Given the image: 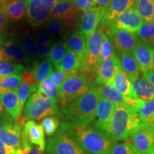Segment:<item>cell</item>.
<instances>
[{"label": "cell", "instance_id": "obj_18", "mask_svg": "<svg viewBox=\"0 0 154 154\" xmlns=\"http://www.w3.org/2000/svg\"><path fill=\"white\" fill-rule=\"evenodd\" d=\"M24 119L19 118L11 124L7 125L0 133V140L5 145L15 149H21L22 126Z\"/></svg>", "mask_w": 154, "mask_h": 154}, {"label": "cell", "instance_id": "obj_58", "mask_svg": "<svg viewBox=\"0 0 154 154\" xmlns=\"http://www.w3.org/2000/svg\"><path fill=\"white\" fill-rule=\"evenodd\" d=\"M149 154H154L153 153H149Z\"/></svg>", "mask_w": 154, "mask_h": 154}, {"label": "cell", "instance_id": "obj_11", "mask_svg": "<svg viewBox=\"0 0 154 154\" xmlns=\"http://www.w3.org/2000/svg\"><path fill=\"white\" fill-rule=\"evenodd\" d=\"M45 134L43 126L33 120L27 121L24 124L22 131L21 146H32L43 152L46 148Z\"/></svg>", "mask_w": 154, "mask_h": 154}, {"label": "cell", "instance_id": "obj_16", "mask_svg": "<svg viewBox=\"0 0 154 154\" xmlns=\"http://www.w3.org/2000/svg\"><path fill=\"white\" fill-rule=\"evenodd\" d=\"M114 109L115 106L111 101L100 96L96 107L94 126L107 134L108 128Z\"/></svg>", "mask_w": 154, "mask_h": 154}, {"label": "cell", "instance_id": "obj_38", "mask_svg": "<svg viewBox=\"0 0 154 154\" xmlns=\"http://www.w3.org/2000/svg\"><path fill=\"white\" fill-rule=\"evenodd\" d=\"M114 54V47L109 34L103 32L101 49V63L110 59Z\"/></svg>", "mask_w": 154, "mask_h": 154}, {"label": "cell", "instance_id": "obj_41", "mask_svg": "<svg viewBox=\"0 0 154 154\" xmlns=\"http://www.w3.org/2000/svg\"><path fill=\"white\" fill-rule=\"evenodd\" d=\"M45 29L52 36H58L63 34L66 32V29L62 22L57 19H50L45 24Z\"/></svg>", "mask_w": 154, "mask_h": 154}, {"label": "cell", "instance_id": "obj_8", "mask_svg": "<svg viewBox=\"0 0 154 154\" xmlns=\"http://www.w3.org/2000/svg\"><path fill=\"white\" fill-rule=\"evenodd\" d=\"M82 13L72 0H60L53 9L51 18L61 21L66 31H73L79 27Z\"/></svg>", "mask_w": 154, "mask_h": 154}, {"label": "cell", "instance_id": "obj_40", "mask_svg": "<svg viewBox=\"0 0 154 154\" xmlns=\"http://www.w3.org/2000/svg\"><path fill=\"white\" fill-rule=\"evenodd\" d=\"M22 81L21 74L11 75V76L1 77L0 78V88L17 91Z\"/></svg>", "mask_w": 154, "mask_h": 154}, {"label": "cell", "instance_id": "obj_42", "mask_svg": "<svg viewBox=\"0 0 154 154\" xmlns=\"http://www.w3.org/2000/svg\"><path fill=\"white\" fill-rule=\"evenodd\" d=\"M109 154H139L131 143L115 144Z\"/></svg>", "mask_w": 154, "mask_h": 154}, {"label": "cell", "instance_id": "obj_51", "mask_svg": "<svg viewBox=\"0 0 154 154\" xmlns=\"http://www.w3.org/2000/svg\"><path fill=\"white\" fill-rule=\"evenodd\" d=\"M143 77L146 80L151 83V85L154 87V69L150 72L143 73Z\"/></svg>", "mask_w": 154, "mask_h": 154}, {"label": "cell", "instance_id": "obj_23", "mask_svg": "<svg viewBox=\"0 0 154 154\" xmlns=\"http://www.w3.org/2000/svg\"><path fill=\"white\" fill-rule=\"evenodd\" d=\"M66 44L68 49L77 56L83 65L87 44V38L85 35L81 31H75L67 36Z\"/></svg>", "mask_w": 154, "mask_h": 154}, {"label": "cell", "instance_id": "obj_36", "mask_svg": "<svg viewBox=\"0 0 154 154\" xmlns=\"http://www.w3.org/2000/svg\"><path fill=\"white\" fill-rule=\"evenodd\" d=\"M24 69L25 66L21 63L0 61V78L21 74Z\"/></svg>", "mask_w": 154, "mask_h": 154}, {"label": "cell", "instance_id": "obj_21", "mask_svg": "<svg viewBox=\"0 0 154 154\" xmlns=\"http://www.w3.org/2000/svg\"><path fill=\"white\" fill-rule=\"evenodd\" d=\"M0 103L5 110L14 120L19 118L22 110L17 91L0 88Z\"/></svg>", "mask_w": 154, "mask_h": 154}, {"label": "cell", "instance_id": "obj_31", "mask_svg": "<svg viewBox=\"0 0 154 154\" xmlns=\"http://www.w3.org/2000/svg\"><path fill=\"white\" fill-rule=\"evenodd\" d=\"M67 49H68V47H67L66 44L65 42H55L50 49L47 59H49L53 66L57 68V66L60 64L65 54H66Z\"/></svg>", "mask_w": 154, "mask_h": 154}, {"label": "cell", "instance_id": "obj_10", "mask_svg": "<svg viewBox=\"0 0 154 154\" xmlns=\"http://www.w3.org/2000/svg\"><path fill=\"white\" fill-rule=\"evenodd\" d=\"M0 61L16 63H28L32 61L25 53L19 38L14 36L4 42L0 49Z\"/></svg>", "mask_w": 154, "mask_h": 154}, {"label": "cell", "instance_id": "obj_19", "mask_svg": "<svg viewBox=\"0 0 154 154\" xmlns=\"http://www.w3.org/2000/svg\"><path fill=\"white\" fill-rule=\"evenodd\" d=\"M132 54L143 74L153 70V47L151 46L139 42L132 51Z\"/></svg>", "mask_w": 154, "mask_h": 154}, {"label": "cell", "instance_id": "obj_24", "mask_svg": "<svg viewBox=\"0 0 154 154\" xmlns=\"http://www.w3.org/2000/svg\"><path fill=\"white\" fill-rule=\"evenodd\" d=\"M121 67L127 77L132 83L139 78L140 69L137 61L130 51H125L120 54Z\"/></svg>", "mask_w": 154, "mask_h": 154}, {"label": "cell", "instance_id": "obj_1", "mask_svg": "<svg viewBox=\"0 0 154 154\" xmlns=\"http://www.w3.org/2000/svg\"><path fill=\"white\" fill-rule=\"evenodd\" d=\"M57 132L72 138L86 154H109L116 143L94 125H76L63 121Z\"/></svg>", "mask_w": 154, "mask_h": 154}, {"label": "cell", "instance_id": "obj_9", "mask_svg": "<svg viewBox=\"0 0 154 154\" xmlns=\"http://www.w3.org/2000/svg\"><path fill=\"white\" fill-rule=\"evenodd\" d=\"M47 154H86L66 135L57 132L46 143Z\"/></svg>", "mask_w": 154, "mask_h": 154}, {"label": "cell", "instance_id": "obj_52", "mask_svg": "<svg viewBox=\"0 0 154 154\" xmlns=\"http://www.w3.org/2000/svg\"><path fill=\"white\" fill-rule=\"evenodd\" d=\"M0 117L5 119H13L8 113L6 112L1 103H0Z\"/></svg>", "mask_w": 154, "mask_h": 154}, {"label": "cell", "instance_id": "obj_27", "mask_svg": "<svg viewBox=\"0 0 154 154\" xmlns=\"http://www.w3.org/2000/svg\"><path fill=\"white\" fill-rule=\"evenodd\" d=\"M82 66V63L77 56L68 49L64 57L57 69L60 72L66 74H79L78 72L79 71H81Z\"/></svg>", "mask_w": 154, "mask_h": 154}, {"label": "cell", "instance_id": "obj_34", "mask_svg": "<svg viewBox=\"0 0 154 154\" xmlns=\"http://www.w3.org/2000/svg\"><path fill=\"white\" fill-rule=\"evenodd\" d=\"M138 113L144 124L153 126L154 123V99L143 101L138 109Z\"/></svg>", "mask_w": 154, "mask_h": 154}, {"label": "cell", "instance_id": "obj_6", "mask_svg": "<svg viewBox=\"0 0 154 154\" xmlns=\"http://www.w3.org/2000/svg\"><path fill=\"white\" fill-rule=\"evenodd\" d=\"M60 0H26V17L32 27L45 24L52 14L53 9Z\"/></svg>", "mask_w": 154, "mask_h": 154}, {"label": "cell", "instance_id": "obj_33", "mask_svg": "<svg viewBox=\"0 0 154 154\" xmlns=\"http://www.w3.org/2000/svg\"><path fill=\"white\" fill-rule=\"evenodd\" d=\"M21 44L24 49L25 53L31 60L37 57V49H36V38L31 35L29 32H24L19 38Z\"/></svg>", "mask_w": 154, "mask_h": 154}, {"label": "cell", "instance_id": "obj_12", "mask_svg": "<svg viewBox=\"0 0 154 154\" xmlns=\"http://www.w3.org/2000/svg\"><path fill=\"white\" fill-rule=\"evenodd\" d=\"M136 0H111L99 24L100 29L109 34L114 21L127 9L134 7Z\"/></svg>", "mask_w": 154, "mask_h": 154}, {"label": "cell", "instance_id": "obj_55", "mask_svg": "<svg viewBox=\"0 0 154 154\" xmlns=\"http://www.w3.org/2000/svg\"><path fill=\"white\" fill-rule=\"evenodd\" d=\"M7 1H8V0H0V4L5 2H7Z\"/></svg>", "mask_w": 154, "mask_h": 154}, {"label": "cell", "instance_id": "obj_28", "mask_svg": "<svg viewBox=\"0 0 154 154\" xmlns=\"http://www.w3.org/2000/svg\"><path fill=\"white\" fill-rule=\"evenodd\" d=\"M55 41L54 36L47 32H41L36 37L37 55L41 59L47 58L50 49Z\"/></svg>", "mask_w": 154, "mask_h": 154}, {"label": "cell", "instance_id": "obj_60", "mask_svg": "<svg viewBox=\"0 0 154 154\" xmlns=\"http://www.w3.org/2000/svg\"><path fill=\"white\" fill-rule=\"evenodd\" d=\"M72 1H73V0H72Z\"/></svg>", "mask_w": 154, "mask_h": 154}, {"label": "cell", "instance_id": "obj_5", "mask_svg": "<svg viewBox=\"0 0 154 154\" xmlns=\"http://www.w3.org/2000/svg\"><path fill=\"white\" fill-rule=\"evenodd\" d=\"M90 88L89 80L86 74H73L59 86L57 102L61 107L64 106L86 93Z\"/></svg>", "mask_w": 154, "mask_h": 154}, {"label": "cell", "instance_id": "obj_22", "mask_svg": "<svg viewBox=\"0 0 154 154\" xmlns=\"http://www.w3.org/2000/svg\"><path fill=\"white\" fill-rule=\"evenodd\" d=\"M0 7L9 22H18L26 14V0H8L0 4Z\"/></svg>", "mask_w": 154, "mask_h": 154}, {"label": "cell", "instance_id": "obj_57", "mask_svg": "<svg viewBox=\"0 0 154 154\" xmlns=\"http://www.w3.org/2000/svg\"><path fill=\"white\" fill-rule=\"evenodd\" d=\"M151 153H154V148H153V151H152Z\"/></svg>", "mask_w": 154, "mask_h": 154}, {"label": "cell", "instance_id": "obj_30", "mask_svg": "<svg viewBox=\"0 0 154 154\" xmlns=\"http://www.w3.org/2000/svg\"><path fill=\"white\" fill-rule=\"evenodd\" d=\"M134 8L143 22H152L154 14V0H136Z\"/></svg>", "mask_w": 154, "mask_h": 154}, {"label": "cell", "instance_id": "obj_37", "mask_svg": "<svg viewBox=\"0 0 154 154\" xmlns=\"http://www.w3.org/2000/svg\"><path fill=\"white\" fill-rule=\"evenodd\" d=\"M42 126H43L44 133L47 134V136L51 137L59 129L60 126V120L55 116H49L43 119Z\"/></svg>", "mask_w": 154, "mask_h": 154}, {"label": "cell", "instance_id": "obj_44", "mask_svg": "<svg viewBox=\"0 0 154 154\" xmlns=\"http://www.w3.org/2000/svg\"><path fill=\"white\" fill-rule=\"evenodd\" d=\"M21 76H22V82L29 86H38V87L39 83L38 82L37 79H36V76L32 72H30L29 69L28 70L23 71L22 74H21Z\"/></svg>", "mask_w": 154, "mask_h": 154}, {"label": "cell", "instance_id": "obj_53", "mask_svg": "<svg viewBox=\"0 0 154 154\" xmlns=\"http://www.w3.org/2000/svg\"><path fill=\"white\" fill-rule=\"evenodd\" d=\"M6 39H7V35L3 32L0 33V49L2 47L4 42H5Z\"/></svg>", "mask_w": 154, "mask_h": 154}, {"label": "cell", "instance_id": "obj_48", "mask_svg": "<svg viewBox=\"0 0 154 154\" xmlns=\"http://www.w3.org/2000/svg\"><path fill=\"white\" fill-rule=\"evenodd\" d=\"M8 23V19L6 17L5 13L3 12L2 9L0 7V33H2V32H3L7 28Z\"/></svg>", "mask_w": 154, "mask_h": 154}, {"label": "cell", "instance_id": "obj_26", "mask_svg": "<svg viewBox=\"0 0 154 154\" xmlns=\"http://www.w3.org/2000/svg\"><path fill=\"white\" fill-rule=\"evenodd\" d=\"M132 84L137 99L144 101L154 99V87L143 76L138 78Z\"/></svg>", "mask_w": 154, "mask_h": 154}, {"label": "cell", "instance_id": "obj_45", "mask_svg": "<svg viewBox=\"0 0 154 154\" xmlns=\"http://www.w3.org/2000/svg\"><path fill=\"white\" fill-rule=\"evenodd\" d=\"M72 2L82 12H85L96 8L94 0H73Z\"/></svg>", "mask_w": 154, "mask_h": 154}, {"label": "cell", "instance_id": "obj_29", "mask_svg": "<svg viewBox=\"0 0 154 154\" xmlns=\"http://www.w3.org/2000/svg\"><path fill=\"white\" fill-rule=\"evenodd\" d=\"M29 70L35 75L36 79L40 84L44 80H45L53 72V68L52 64L49 59L45 58L41 61H34Z\"/></svg>", "mask_w": 154, "mask_h": 154}, {"label": "cell", "instance_id": "obj_4", "mask_svg": "<svg viewBox=\"0 0 154 154\" xmlns=\"http://www.w3.org/2000/svg\"><path fill=\"white\" fill-rule=\"evenodd\" d=\"M54 115H59L57 102L36 91L31 94L26 101L23 113V119L24 121L29 119L38 121Z\"/></svg>", "mask_w": 154, "mask_h": 154}, {"label": "cell", "instance_id": "obj_15", "mask_svg": "<svg viewBox=\"0 0 154 154\" xmlns=\"http://www.w3.org/2000/svg\"><path fill=\"white\" fill-rule=\"evenodd\" d=\"M109 35L120 54L125 51L131 52L140 42L136 33L122 29L111 30Z\"/></svg>", "mask_w": 154, "mask_h": 154}, {"label": "cell", "instance_id": "obj_47", "mask_svg": "<svg viewBox=\"0 0 154 154\" xmlns=\"http://www.w3.org/2000/svg\"><path fill=\"white\" fill-rule=\"evenodd\" d=\"M18 150L9 147L0 140V154H17Z\"/></svg>", "mask_w": 154, "mask_h": 154}, {"label": "cell", "instance_id": "obj_17", "mask_svg": "<svg viewBox=\"0 0 154 154\" xmlns=\"http://www.w3.org/2000/svg\"><path fill=\"white\" fill-rule=\"evenodd\" d=\"M143 22V19L136 9L134 7H131L117 17L113 22L110 31L122 29L136 33Z\"/></svg>", "mask_w": 154, "mask_h": 154}, {"label": "cell", "instance_id": "obj_35", "mask_svg": "<svg viewBox=\"0 0 154 154\" xmlns=\"http://www.w3.org/2000/svg\"><path fill=\"white\" fill-rule=\"evenodd\" d=\"M37 91L44 94L49 99L57 102L59 87L48 78L40 83Z\"/></svg>", "mask_w": 154, "mask_h": 154}, {"label": "cell", "instance_id": "obj_56", "mask_svg": "<svg viewBox=\"0 0 154 154\" xmlns=\"http://www.w3.org/2000/svg\"><path fill=\"white\" fill-rule=\"evenodd\" d=\"M152 22L154 24V14H153V19H152Z\"/></svg>", "mask_w": 154, "mask_h": 154}, {"label": "cell", "instance_id": "obj_14", "mask_svg": "<svg viewBox=\"0 0 154 154\" xmlns=\"http://www.w3.org/2000/svg\"><path fill=\"white\" fill-rule=\"evenodd\" d=\"M121 69L120 59L113 55L110 59L101 63L96 70L95 82L99 85H111L117 72Z\"/></svg>", "mask_w": 154, "mask_h": 154}, {"label": "cell", "instance_id": "obj_25", "mask_svg": "<svg viewBox=\"0 0 154 154\" xmlns=\"http://www.w3.org/2000/svg\"><path fill=\"white\" fill-rule=\"evenodd\" d=\"M111 86H113L119 93H121L125 97L137 99L134 93L132 82L124 74L121 69L115 76Z\"/></svg>", "mask_w": 154, "mask_h": 154}, {"label": "cell", "instance_id": "obj_39", "mask_svg": "<svg viewBox=\"0 0 154 154\" xmlns=\"http://www.w3.org/2000/svg\"><path fill=\"white\" fill-rule=\"evenodd\" d=\"M38 88V86H32L24 82H21L17 91L19 101V107H20L21 110L24 106L25 102L27 101L29 96L32 93L37 91Z\"/></svg>", "mask_w": 154, "mask_h": 154}, {"label": "cell", "instance_id": "obj_13", "mask_svg": "<svg viewBox=\"0 0 154 154\" xmlns=\"http://www.w3.org/2000/svg\"><path fill=\"white\" fill-rule=\"evenodd\" d=\"M139 154H149L154 148V128L143 124L134 131L128 138Z\"/></svg>", "mask_w": 154, "mask_h": 154}, {"label": "cell", "instance_id": "obj_3", "mask_svg": "<svg viewBox=\"0 0 154 154\" xmlns=\"http://www.w3.org/2000/svg\"><path fill=\"white\" fill-rule=\"evenodd\" d=\"M144 124L138 111L126 106H115L107 135L113 141L128 140L134 131Z\"/></svg>", "mask_w": 154, "mask_h": 154}, {"label": "cell", "instance_id": "obj_59", "mask_svg": "<svg viewBox=\"0 0 154 154\" xmlns=\"http://www.w3.org/2000/svg\"><path fill=\"white\" fill-rule=\"evenodd\" d=\"M153 128H154V123H153Z\"/></svg>", "mask_w": 154, "mask_h": 154}, {"label": "cell", "instance_id": "obj_20", "mask_svg": "<svg viewBox=\"0 0 154 154\" xmlns=\"http://www.w3.org/2000/svg\"><path fill=\"white\" fill-rule=\"evenodd\" d=\"M104 12L105 10L96 7L91 10L82 13L79 27L80 31L86 38L96 32Z\"/></svg>", "mask_w": 154, "mask_h": 154}, {"label": "cell", "instance_id": "obj_43", "mask_svg": "<svg viewBox=\"0 0 154 154\" xmlns=\"http://www.w3.org/2000/svg\"><path fill=\"white\" fill-rule=\"evenodd\" d=\"M72 75L73 74H66V73L60 72V71L57 70V71H53L47 78L49 79V80H51L54 84H55L56 85L59 87V86H60L67 78H69V77L72 76Z\"/></svg>", "mask_w": 154, "mask_h": 154}, {"label": "cell", "instance_id": "obj_2", "mask_svg": "<svg viewBox=\"0 0 154 154\" xmlns=\"http://www.w3.org/2000/svg\"><path fill=\"white\" fill-rule=\"evenodd\" d=\"M99 96L97 87H91L79 97L61 107L59 116L64 122L76 125L90 124L95 119Z\"/></svg>", "mask_w": 154, "mask_h": 154}, {"label": "cell", "instance_id": "obj_32", "mask_svg": "<svg viewBox=\"0 0 154 154\" xmlns=\"http://www.w3.org/2000/svg\"><path fill=\"white\" fill-rule=\"evenodd\" d=\"M138 39L143 43L154 47V24L152 22H143L136 32Z\"/></svg>", "mask_w": 154, "mask_h": 154}, {"label": "cell", "instance_id": "obj_49", "mask_svg": "<svg viewBox=\"0 0 154 154\" xmlns=\"http://www.w3.org/2000/svg\"><path fill=\"white\" fill-rule=\"evenodd\" d=\"M111 1V0H94V2H95L96 7L106 11Z\"/></svg>", "mask_w": 154, "mask_h": 154}, {"label": "cell", "instance_id": "obj_50", "mask_svg": "<svg viewBox=\"0 0 154 154\" xmlns=\"http://www.w3.org/2000/svg\"><path fill=\"white\" fill-rule=\"evenodd\" d=\"M15 120L14 119H5L0 117V133H1L4 130L7 125L11 124L14 122Z\"/></svg>", "mask_w": 154, "mask_h": 154}, {"label": "cell", "instance_id": "obj_7", "mask_svg": "<svg viewBox=\"0 0 154 154\" xmlns=\"http://www.w3.org/2000/svg\"><path fill=\"white\" fill-rule=\"evenodd\" d=\"M103 37V32L99 29L87 38L84 61L81 69L82 73L86 76L94 74L101 64V49Z\"/></svg>", "mask_w": 154, "mask_h": 154}, {"label": "cell", "instance_id": "obj_46", "mask_svg": "<svg viewBox=\"0 0 154 154\" xmlns=\"http://www.w3.org/2000/svg\"><path fill=\"white\" fill-rule=\"evenodd\" d=\"M17 154H43V152L34 147L32 146H21V149L18 150Z\"/></svg>", "mask_w": 154, "mask_h": 154}, {"label": "cell", "instance_id": "obj_54", "mask_svg": "<svg viewBox=\"0 0 154 154\" xmlns=\"http://www.w3.org/2000/svg\"><path fill=\"white\" fill-rule=\"evenodd\" d=\"M153 66H154V47H153Z\"/></svg>", "mask_w": 154, "mask_h": 154}]
</instances>
